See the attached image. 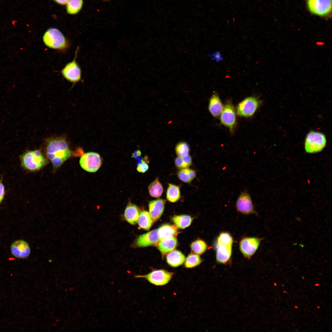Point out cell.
<instances>
[{
	"label": "cell",
	"mask_w": 332,
	"mask_h": 332,
	"mask_svg": "<svg viewBox=\"0 0 332 332\" xmlns=\"http://www.w3.org/2000/svg\"><path fill=\"white\" fill-rule=\"evenodd\" d=\"M45 154L47 159L54 168H57L71 157L73 152L64 139L57 138L49 139L47 141Z\"/></svg>",
	"instance_id": "6da1fadb"
},
{
	"label": "cell",
	"mask_w": 332,
	"mask_h": 332,
	"mask_svg": "<svg viewBox=\"0 0 332 332\" xmlns=\"http://www.w3.org/2000/svg\"><path fill=\"white\" fill-rule=\"evenodd\" d=\"M180 197L179 187L172 184H169L166 192V198L169 202L174 203L177 201Z\"/></svg>",
	"instance_id": "d4e9b609"
},
{
	"label": "cell",
	"mask_w": 332,
	"mask_h": 332,
	"mask_svg": "<svg viewBox=\"0 0 332 332\" xmlns=\"http://www.w3.org/2000/svg\"><path fill=\"white\" fill-rule=\"evenodd\" d=\"M80 165L84 170L94 172L100 168L102 164L101 158L98 153L93 152L84 153L80 157Z\"/></svg>",
	"instance_id": "8992f818"
},
{
	"label": "cell",
	"mask_w": 332,
	"mask_h": 332,
	"mask_svg": "<svg viewBox=\"0 0 332 332\" xmlns=\"http://www.w3.org/2000/svg\"><path fill=\"white\" fill-rule=\"evenodd\" d=\"M83 0H68L66 4L67 13L71 15L77 14L82 9Z\"/></svg>",
	"instance_id": "cb8c5ba5"
},
{
	"label": "cell",
	"mask_w": 332,
	"mask_h": 332,
	"mask_svg": "<svg viewBox=\"0 0 332 332\" xmlns=\"http://www.w3.org/2000/svg\"><path fill=\"white\" fill-rule=\"evenodd\" d=\"M208 55L211 59L217 62L223 60L222 55L219 51H217L211 54H208Z\"/></svg>",
	"instance_id": "d6a6232c"
},
{
	"label": "cell",
	"mask_w": 332,
	"mask_h": 332,
	"mask_svg": "<svg viewBox=\"0 0 332 332\" xmlns=\"http://www.w3.org/2000/svg\"><path fill=\"white\" fill-rule=\"evenodd\" d=\"M175 164L178 168L181 169H184L183 161L182 157H177L175 160Z\"/></svg>",
	"instance_id": "d590c367"
},
{
	"label": "cell",
	"mask_w": 332,
	"mask_h": 332,
	"mask_svg": "<svg viewBox=\"0 0 332 332\" xmlns=\"http://www.w3.org/2000/svg\"><path fill=\"white\" fill-rule=\"evenodd\" d=\"M148 190L150 195L152 197L158 198L161 196L164 190L158 178H156L149 185Z\"/></svg>",
	"instance_id": "484cf974"
},
{
	"label": "cell",
	"mask_w": 332,
	"mask_h": 332,
	"mask_svg": "<svg viewBox=\"0 0 332 332\" xmlns=\"http://www.w3.org/2000/svg\"><path fill=\"white\" fill-rule=\"evenodd\" d=\"M174 273L165 270H155L144 275H135V278H143L150 283L156 286H162L168 283Z\"/></svg>",
	"instance_id": "5b68a950"
},
{
	"label": "cell",
	"mask_w": 332,
	"mask_h": 332,
	"mask_svg": "<svg viewBox=\"0 0 332 332\" xmlns=\"http://www.w3.org/2000/svg\"><path fill=\"white\" fill-rule=\"evenodd\" d=\"M141 155V152L139 150H137L132 153V157L135 159H141L140 158Z\"/></svg>",
	"instance_id": "8d00e7d4"
},
{
	"label": "cell",
	"mask_w": 332,
	"mask_h": 332,
	"mask_svg": "<svg viewBox=\"0 0 332 332\" xmlns=\"http://www.w3.org/2000/svg\"><path fill=\"white\" fill-rule=\"evenodd\" d=\"M139 227L146 230H149L153 222L149 212L144 211H142L139 215L138 220Z\"/></svg>",
	"instance_id": "7402d4cb"
},
{
	"label": "cell",
	"mask_w": 332,
	"mask_h": 332,
	"mask_svg": "<svg viewBox=\"0 0 332 332\" xmlns=\"http://www.w3.org/2000/svg\"><path fill=\"white\" fill-rule=\"evenodd\" d=\"M236 207L238 211L244 214L255 213L251 196L247 191L241 192L239 196Z\"/></svg>",
	"instance_id": "8fae6325"
},
{
	"label": "cell",
	"mask_w": 332,
	"mask_h": 332,
	"mask_svg": "<svg viewBox=\"0 0 332 332\" xmlns=\"http://www.w3.org/2000/svg\"><path fill=\"white\" fill-rule=\"evenodd\" d=\"M175 151L178 157H183L188 155L189 148L187 143L182 142L177 145Z\"/></svg>",
	"instance_id": "f1b7e54d"
},
{
	"label": "cell",
	"mask_w": 332,
	"mask_h": 332,
	"mask_svg": "<svg viewBox=\"0 0 332 332\" xmlns=\"http://www.w3.org/2000/svg\"><path fill=\"white\" fill-rule=\"evenodd\" d=\"M216 242L232 246L233 239L229 233L226 232H223L221 233L219 235Z\"/></svg>",
	"instance_id": "f546056e"
},
{
	"label": "cell",
	"mask_w": 332,
	"mask_h": 332,
	"mask_svg": "<svg viewBox=\"0 0 332 332\" xmlns=\"http://www.w3.org/2000/svg\"><path fill=\"white\" fill-rule=\"evenodd\" d=\"M166 202L165 200L158 199L149 202V213L153 222L158 220L162 215Z\"/></svg>",
	"instance_id": "2e32d148"
},
{
	"label": "cell",
	"mask_w": 332,
	"mask_h": 332,
	"mask_svg": "<svg viewBox=\"0 0 332 332\" xmlns=\"http://www.w3.org/2000/svg\"><path fill=\"white\" fill-rule=\"evenodd\" d=\"M310 11L319 16H324L330 12L332 9V0H307Z\"/></svg>",
	"instance_id": "9c48e42d"
},
{
	"label": "cell",
	"mask_w": 332,
	"mask_h": 332,
	"mask_svg": "<svg viewBox=\"0 0 332 332\" xmlns=\"http://www.w3.org/2000/svg\"><path fill=\"white\" fill-rule=\"evenodd\" d=\"M184 266L186 268H192L200 265L202 260L198 255L194 254H189L185 259Z\"/></svg>",
	"instance_id": "4316f807"
},
{
	"label": "cell",
	"mask_w": 332,
	"mask_h": 332,
	"mask_svg": "<svg viewBox=\"0 0 332 332\" xmlns=\"http://www.w3.org/2000/svg\"><path fill=\"white\" fill-rule=\"evenodd\" d=\"M78 49V47L75 52L74 59L67 63L61 71L62 75L65 79L73 83L80 81L81 78V70L76 61Z\"/></svg>",
	"instance_id": "52a82bcc"
},
{
	"label": "cell",
	"mask_w": 332,
	"mask_h": 332,
	"mask_svg": "<svg viewBox=\"0 0 332 332\" xmlns=\"http://www.w3.org/2000/svg\"><path fill=\"white\" fill-rule=\"evenodd\" d=\"M283 292H286V291H283Z\"/></svg>",
	"instance_id": "7bdbcfd3"
},
{
	"label": "cell",
	"mask_w": 332,
	"mask_h": 332,
	"mask_svg": "<svg viewBox=\"0 0 332 332\" xmlns=\"http://www.w3.org/2000/svg\"><path fill=\"white\" fill-rule=\"evenodd\" d=\"M319 284L318 283H317L315 285L316 286H319Z\"/></svg>",
	"instance_id": "ab89813d"
},
{
	"label": "cell",
	"mask_w": 332,
	"mask_h": 332,
	"mask_svg": "<svg viewBox=\"0 0 332 332\" xmlns=\"http://www.w3.org/2000/svg\"><path fill=\"white\" fill-rule=\"evenodd\" d=\"M20 159L22 167L31 171L40 170L49 162L48 160L37 150L27 151L20 156Z\"/></svg>",
	"instance_id": "7a4b0ae2"
},
{
	"label": "cell",
	"mask_w": 332,
	"mask_h": 332,
	"mask_svg": "<svg viewBox=\"0 0 332 332\" xmlns=\"http://www.w3.org/2000/svg\"><path fill=\"white\" fill-rule=\"evenodd\" d=\"M182 158L183 161L184 168H187L192 165V158L189 155Z\"/></svg>",
	"instance_id": "836d02e7"
},
{
	"label": "cell",
	"mask_w": 332,
	"mask_h": 332,
	"mask_svg": "<svg viewBox=\"0 0 332 332\" xmlns=\"http://www.w3.org/2000/svg\"><path fill=\"white\" fill-rule=\"evenodd\" d=\"M43 40L48 47L58 50H64L68 46V42L64 36L58 29L50 28L44 33Z\"/></svg>",
	"instance_id": "3957f363"
},
{
	"label": "cell",
	"mask_w": 332,
	"mask_h": 332,
	"mask_svg": "<svg viewBox=\"0 0 332 332\" xmlns=\"http://www.w3.org/2000/svg\"><path fill=\"white\" fill-rule=\"evenodd\" d=\"M148 160L147 157L145 158L142 161L138 164L136 168L137 171L141 173H144L148 169L149 166L147 164Z\"/></svg>",
	"instance_id": "1f68e13d"
},
{
	"label": "cell",
	"mask_w": 332,
	"mask_h": 332,
	"mask_svg": "<svg viewBox=\"0 0 332 332\" xmlns=\"http://www.w3.org/2000/svg\"><path fill=\"white\" fill-rule=\"evenodd\" d=\"M11 252L14 257L22 259L27 257L30 250L28 243L23 240L15 241L10 247Z\"/></svg>",
	"instance_id": "4fadbf2b"
},
{
	"label": "cell",
	"mask_w": 332,
	"mask_h": 332,
	"mask_svg": "<svg viewBox=\"0 0 332 332\" xmlns=\"http://www.w3.org/2000/svg\"><path fill=\"white\" fill-rule=\"evenodd\" d=\"M324 43H323V42H316L317 45H324Z\"/></svg>",
	"instance_id": "f35d334b"
},
{
	"label": "cell",
	"mask_w": 332,
	"mask_h": 332,
	"mask_svg": "<svg viewBox=\"0 0 332 332\" xmlns=\"http://www.w3.org/2000/svg\"><path fill=\"white\" fill-rule=\"evenodd\" d=\"M192 251L196 254L200 255L206 250L208 245L204 241L199 239L193 242L190 245Z\"/></svg>",
	"instance_id": "83f0119b"
},
{
	"label": "cell",
	"mask_w": 332,
	"mask_h": 332,
	"mask_svg": "<svg viewBox=\"0 0 332 332\" xmlns=\"http://www.w3.org/2000/svg\"><path fill=\"white\" fill-rule=\"evenodd\" d=\"M295 308H298V307H297V306H295Z\"/></svg>",
	"instance_id": "60d3db41"
},
{
	"label": "cell",
	"mask_w": 332,
	"mask_h": 332,
	"mask_svg": "<svg viewBox=\"0 0 332 332\" xmlns=\"http://www.w3.org/2000/svg\"><path fill=\"white\" fill-rule=\"evenodd\" d=\"M55 2L58 4L61 5H66L68 0H53Z\"/></svg>",
	"instance_id": "74e56055"
},
{
	"label": "cell",
	"mask_w": 332,
	"mask_h": 332,
	"mask_svg": "<svg viewBox=\"0 0 332 332\" xmlns=\"http://www.w3.org/2000/svg\"><path fill=\"white\" fill-rule=\"evenodd\" d=\"M215 247L217 262L222 264H226L227 263L231 256L232 246L216 242Z\"/></svg>",
	"instance_id": "5bb4252c"
},
{
	"label": "cell",
	"mask_w": 332,
	"mask_h": 332,
	"mask_svg": "<svg viewBox=\"0 0 332 332\" xmlns=\"http://www.w3.org/2000/svg\"><path fill=\"white\" fill-rule=\"evenodd\" d=\"M166 261L170 266L176 267L182 265L184 262L185 257L180 251L173 250L168 253L166 257Z\"/></svg>",
	"instance_id": "ac0fdd59"
},
{
	"label": "cell",
	"mask_w": 332,
	"mask_h": 332,
	"mask_svg": "<svg viewBox=\"0 0 332 332\" xmlns=\"http://www.w3.org/2000/svg\"><path fill=\"white\" fill-rule=\"evenodd\" d=\"M259 102L255 97H248L238 105L237 113L239 116L249 117L253 115L259 105Z\"/></svg>",
	"instance_id": "30bf717a"
},
{
	"label": "cell",
	"mask_w": 332,
	"mask_h": 332,
	"mask_svg": "<svg viewBox=\"0 0 332 332\" xmlns=\"http://www.w3.org/2000/svg\"><path fill=\"white\" fill-rule=\"evenodd\" d=\"M157 233L160 239L174 236L177 234L178 229L176 226L170 224H164L157 229Z\"/></svg>",
	"instance_id": "44dd1931"
},
{
	"label": "cell",
	"mask_w": 332,
	"mask_h": 332,
	"mask_svg": "<svg viewBox=\"0 0 332 332\" xmlns=\"http://www.w3.org/2000/svg\"><path fill=\"white\" fill-rule=\"evenodd\" d=\"M222 104L218 96L215 94L211 97L209 106V110L214 117L219 116L223 110Z\"/></svg>",
	"instance_id": "ffe728a7"
},
{
	"label": "cell",
	"mask_w": 332,
	"mask_h": 332,
	"mask_svg": "<svg viewBox=\"0 0 332 332\" xmlns=\"http://www.w3.org/2000/svg\"><path fill=\"white\" fill-rule=\"evenodd\" d=\"M261 238L254 237L244 238L239 244L240 251L244 256L250 259L258 249L261 241Z\"/></svg>",
	"instance_id": "ba28073f"
},
{
	"label": "cell",
	"mask_w": 332,
	"mask_h": 332,
	"mask_svg": "<svg viewBox=\"0 0 332 332\" xmlns=\"http://www.w3.org/2000/svg\"><path fill=\"white\" fill-rule=\"evenodd\" d=\"M326 139L322 133L311 131L307 134L305 141L304 148L306 152L309 153L319 152L325 147Z\"/></svg>",
	"instance_id": "277c9868"
},
{
	"label": "cell",
	"mask_w": 332,
	"mask_h": 332,
	"mask_svg": "<svg viewBox=\"0 0 332 332\" xmlns=\"http://www.w3.org/2000/svg\"><path fill=\"white\" fill-rule=\"evenodd\" d=\"M190 169L186 168L181 169L178 173L179 179L182 181L188 183H191L192 180L190 177Z\"/></svg>",
	"instance_id": "4dcf8cb0"
},
{
	"label": "cell",
	"mask_w": 332,
	"mask_h": 332,
	"mask_svg": "<svg viewBox=\"0 0 332 332\" xmlns=\"http://www.w3.org/2000/svg\"><path fill=\"white\" fill-rule=\"evenodd\" d=\"M2 177L0 180V204L3 200L5 194V187L2 183Z\"/></svg>",
	"instance_id": "e575fe53"
},
{
	"label": "cell",
	"mask_w": 332,
	"mask_h": 332,
	"mask_svg": "<svg viewBox=\"0 0 332 332\" xmlns=\"http://www.w3.org/2000/svg\"><path fill=\"white\" fill-rule=\"evenodd\" d=\"M104 0V1H108V0Z\"/></svg>",
	"instance_id": "b9f144b4"
},
{
	"label": "cell",
	"mask_w": 332,
	"mask_h": 332,
	"mask_svg": "<svg viewBox=\"0 0 332 332\" xmlns=\"http://www.w3.org/2000/svg\"><path fill=\"white\" fill-rule=\"evenodd\" d=\"M221 113L220 121L222 123L231 130L236 121L234 109L232 104L230 103L226 104Z\"/></svg>",
	"instance_id": "9a60e30c"
},
{
	"label": "cell",
	"mask_w": 332,
	"mask_h": 332,
	"mask_svg": "<svg viewBox=\"0 0 332 332\" xmlns=\"http://www.w3.org/2000/svg\"><path fill=\"white\" fill-rule=\"evenodd\" d=\"M139 215L138 209L135 205L130 204L126 207L124 216L127 221L129 223L136 224L138 222Z\"/></svg>",
	"instance_id": "d6986e66"
},
{
	"label": "cell",
	"mask_w": 332,
	"mask_h": 332,
	"mask_svg": "<svg viewBox=\"0 0 332 332\" xmlns=\"http://www.w3.org/2000/svg\"><path fill=\"white\" fill-rule=\"evenodd\" d=\"M177 244L176 238L172 236L160 240L157 245V248L163 254H165L174 250Z\"/></svg>",
	"instance_id": "e0dca14e"
},
{
	"label": "cell",
	"mask_w": 332,
	"mask_h": 332,
	"mask_svg": "<svg viewBox=\"0 0 332 332\" xmlns=\"http://www.w3.org/2000/svg\"><path fill=\"white\" fill-rule=\"evenodd\" d=\"M160 240L156 229L140 235L136 240L135 243L139 247L156 246Z\"/></svg>",
	"instance_id": "7c38bea8"
},
{
	"label": "cell",
	"mask_w": 332,
	"mask_h": 332,
	"mask_svg": "<svg viewBox=\"0 0 332 332\" xmlns=\"http://www.w3.org/2000/svg\"><path fill=\"white\" fill-rule=\"evenodd\" d=\"M172 220L177 227L183 229L191 225L192 218L187 215H175L172 217Z\"/></svg>",
	"instance_id": "603a6c76"
}]
</instances>
